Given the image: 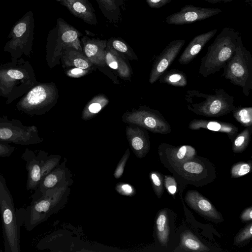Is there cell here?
Instances as JSON below:
<instances>
[{"mask_svg": "<svg viewBox=\"0 0 252 252\" xmlns=\"http://www.w3.org/2000/svg\"><path fill=\"white\" fill-rule=\"evenodd\" d=\"M66 7L70 12L85 23L95 25L97 18L93 5L89 0H56Z\"/></svg>", "mask_w": 252, "mask_h": 252, "instance_id": "ffe728a7", "label": "cell"}, {"mask_svg": "<svg viewBox=\"0 0 252 252\" xmlns=\"http://www.w3.org/2000/svg\"><path fill=\"white\" fill-rule=\"evenodd\" d=\"M127 126L126 135L131 149L135 156L141 158L149 152L150 141L145 129L138 126Z\"/></svg>", "mask_w": 252, "mask_h": 252, "instance_id": "2e32d148", "label": "cell"}, {"mask_svg": "<svg viewBox=\"0 0 252 252\" xmlns=\"http://www.w3.org/2000/svg\"><path fill=\"white\" fill-rule=\"evenodd\" d=\"M231 112L235 119L242 126H252V107H235Z\"/></svg>", "mask_w": 252, "mask_h": 252, "instance_id": "d6a6232c", "label": "cell"}, {"mask_svg": "<svg viewBox=\"0 0 252 252\" xmlns=\"http://www.w3.org/2000/svg\"><path fill=\"white\" fill-rule=\"evenodd\" d=\"M206 1L211 3L215 4L220 2H230L235 0H205Z\"/></svg>", "mask_w": 252, "mask_h": 252, "instance_id": "ee69618b", "label": "cell"}, {"mask_svg": "<svg viewBox=\"0 0 252 252\" xmlns=\"http://www.w3.org/2000/svg\"><path fill=\"white\" fill-rule=\"evenodd\" d=\"M83 52L94 65L104 66L105 62V49L107 40L98 38H90L83 36L81 38Z\"/></svg>", "mask_w": 252, "mask_h": 252, "instance_id": "e0dca14e", "label": "cell"}, {"mask_svg": "<svg viewBox=\"0 0 252 252\" xmlns=\"http://www.w3.org/2000/svg\"><path fill=\"white\" fill-rule=\"evenodd\" d=\"M65 163L66 161H63L42 179L32 198L38 197L48 189L61 185L72 184L71 173L66 167Z\"/></svg>", "mask_w": 252, "mask_h": 252, "instance_id": "9a60e30c", "label": "cell"}, {"mask_svg": "<svg viewBox=\"0 0 252 252\" xmlns=\"http://www.w3.org/2000/svg\"><path fill=\"white\" fill-rule=\"evenodd\" d=\"M194 159L189 160L174 168L186 179L192 180L193 177H198L204 173L205 168L200 161Z\"/></svg>", "mask_w": 252, "mask_h": 252, "instance_id": "83f0119b", "label": "cell"}, {"mask_svg": "<svg viewBox=\"0 0 252 252\" xmlns=\"http://www.w3.org/2000/svg\"><path fill=\"white\" fill-rule=\"evenodd\" d=\"M71 185L66 183L48 189L39 197L32 198L31 204L18 212L22 224L27 231H32L62 208L67 202Z\"/></svg>", "mask_w": 252, "mask_h": 252, "instance_id": "6da1fadb", "label": "cell"}, {"mask_svg": "<svg viewBox=\"0 0 252 252\" xmlns=\"http://www.w3.org/2000/svg\"><path fill=\"white\" fill-rule=\"evenodd\" d=\"M185 43V39L171 41L155 59L149 75V82L153 84L166 71Z\"/></svg>", "mask_w": 252, "mask_h": 252, "instance_id": "4fadbf2b", "label": "cell"}, {"mask_svg": "<svg viewBox=\"0 0 252 252\" xmlns=\"http://www.w3.org/2000/svg\"><path fill=\"white\" fill-rule=\"evenodd\" d=\"M43 141L36 126H25L19 120L9 119L7 116L0 117V142L30 145Z\"/></svg>", "mask_w": 252, "mask_h": 252, "instance_id": "30bf717a", "label": "cell"}, {"mask_svg": "<svg viewBox=\"0 0 252 252\" xmlns=\"http://www.w3.org/2000/svg\"><path fill=\"white\" fill-rule=\"evenodd\" d=\"M105 62L121 78L130 81L132 71L127 59L107 44L105 49Z\"/></svg>", "mask_w": 252, "mask_h": 252, "instance_id": "603a6c76", "label": "cell"}, {"mask_svg": "<svg viewBox=\"0 0 252 252\" xmlns=\"http://www.w3.org/2000/svg\"><path fill=\"white\" fill-rule=\"evenodd\" d=\"M158 150L164 153L173 168L194 158L196 154L194 147L187 145L176 147L163 143L160 145Z\"/></svg>", "mask_w": 252, "mask_h": 252, "instance_id": "d6986e66", "label": "cell"}, {"mask_svg": "<svg viewBox=\"0 0 252 252\" xmlns=\"http://www.w3.org/2000/svg\"><path fill=\"white\" fill-rule=\"evenodd\" d=\"M148 5L153 8L158 9L167 3L170 2L172 0H145Z\"/></svg>", "mask_w": 252, "mask_h": 252, "instance_id": "b9f144b4", "label": "cell"}, {"mask_svg": "<svg viewBox=\"0 0 252 252\" xmlns=\"http://www.w3.org/2000/svg\"><path fill=\"white\" fill-rule=\"evenodd\" d=\"M212 93L205 94L197 90L186 92L185 99L188 110L208 117H219L231 113L236 107L234 97L223 89H213Z\"/></svg>", "mask_w": 252, "mask_h": 252, "instance_id": "3957f363", "label": "cell"}, {"mask_svg": "<svg viewBox=\"0 0 252 252\" xmlns=\"http://www.w3.org/2000/svg\"><path fill=\"white\" fill-rule=\"evenodd\" d=\"M130 152L129 149H127L125 153L120 160L114 172V177L116 179H119L122 176L126 164L129 158Z\"/></svg>", "mask_w": 252, "mask_h": 252, "instance_id": "d590c367", "label": "cell"}, {"mask_svg": "<svg viewBox=\"0 0 252 252\" xmlns=\"http://www.w3.org/2000/svg\"><path fill=\"white\" fill-rule=\"evenodd\" d=\"M188 127L191 130L203 128L224 133L227 135L232 141L237 134L239 130L238 127L230 123L196 119H193L189 122Z\"/></svg>", "mask_w": 252, "mask_h": 252, "instance_id": "44dd1931", "label": "cell"}, {"mask_svg": "<svg viewBox=\"0 0 252 252\" xmlns=\"http://www.w3.org/2000/svg\"><path fill=\"white\" fill-rule=\"evenodd\" d=\"M0 96H1V93L0 89Z\"/></svg>", "mask_w": 252, "mask_h": 252, "instance_id": "f6af8a7d", "label": "cell"}, {"mask_svg": "<svg viewBox=\"0 0 252 252\" xmlns=\"http://www.w3.org/2000/svg\"><path fill=\"white\" fill-rule=\"evenodd\" d=\"M251 163L241 162H238L232 166L231 169V176L232 178H239L248 174L251 170Z\"/></svg>", "mask_w": 252, "mask_h": 252, "instance_id": "e575fe53", "label": "cell"}, {"mask_svg": "<svg viewBox=\"0 0 252 252\" xmlns=\"http://www.w3.org/2000/svg\"><path fill=\"white\" fill-rule=\"evenodd\" d=\"M185 199L189 206L202 215L216 221L221 220V215L213 205L198 191L192 190L188 191Z\"/></svg>", "mask_w": 252, "mask_h": 252, "instance_id": "ac0fdd59", "label": "cell"}, {"mask_svg": "<svg viewBox=\"0 0 252 252\" xmlns=\"http://www.w3.org/2000/svg\"><path fill=\"white\" fill-rule=\"evenodd\" d=\"M217 29L208 31L195 36L188 44L178 59L182 65L190 63L201 51L206 43L216 34Z\"/></svg>", "mask_w": 252, "mask_h": 252, "instance_id": "7402d4cb", "label": "cell"}, {"mask_svg": "<svg viewBox=\"0 0 252 252\" xmlns=\"http://www.w3.org/2000/svg\"><path fill=\"white\" fill-rule=\"evenodd\" d=\"M241 220L244 222L252 220V207L251 206L245 209L240 216Z\"/></svg>", "mask_w": 252, "mask_h": 252, "instance_id": "7bdbcfd3", "label": "cell"}, {"mask_svg": "<svg viewBox=\"0 0 252 252\" xmlns=\"http://www.w3.org/2000/svg\"><path fill=\"white\" fill-rule=\"evenodd\" d=\"M107 44L120 54L130 60H138L137 56L132 49L125 41L117 38H111Z\"/></svg>", "mask_w": 252, "mask_h": 252, "instance_id": "4dcf8cb0", "label": "cell"}, {"mask_svg": "<svg viewBox=\"0 0 252 252\" xmlns=\"http://www.w3.org/2000/svg\"><path fill=\"white\" fill-rule=\"evenodd\" d=\"M47 156V153L39 151L37 155L34 151L26 148L21 158L26 162L28 172L26 189L27 190H35L42 179L45 176L43 164Z\"/></svg>", "mask_w": 252, "mask_h": 252, "instance_id": "5bb4252c", "label": "cell"}, {"mask_svg": "<svg viewBox=\"0 0 252 252\" xmlns=\"http://www.w3.org/2000/svg\"><path fill=\"white\" fill-rule=\"evenodd\" d=\"M34 20L32 11L26 12L12 27L4 51L10 54L14 62L23 55L31 57L32 53Z\"/></svg>", "mask_w": 252, "mask_h": 252, "instance_id": "9c48e42d", "label": "cell"}, {"mask_svg": "<svg viewBox=\"0 0 252 252\" xmlns=\"http://www.w3.org/2000/svg\"><path fill=\"white\" fill-rule=\"evenodd\" d=\"M156 231L158 240L162 246H166L169 239L170 228L168 218L165 210L160 211L156 219Z\"/></svg>", "mask_w": 252, "mask_h": 252, "instance_id": "f1b7e54d", "label": "cell"}, {"mask_svg": "<svg viewBox=\"0 0 252 252\" xmlns=\"http://www.w3.org/2000/svg\"><path fill=\"white\" fill-rule=\"evenodd\" d=\"M58 98V90L54 82H37L22 96L16 107L31 116L41 115L55 106Z\"/></svg>", "mask_w": 252, "mask_h": 252, "instance_id": "52a82bcc", "label": "cell"}, {"mask_svg": "<svg viewBox=\"0 0 252 252\" xmlns=\"http://www.w3.org/2000/svg\"><path fill=\"white\" fill-rule=\"evenodd\" d=\"M149 176L153 189L157 196L160 198L164 191L162 175L159 172L152 171L150 173Z\"/></svg>", "mask_w": 252, "mask_h": 252, "instance_id": "836d02e7", "label": "cell"}, {"mask_svg": "<svg viewBox=\"0 0 252 252\" xmlns=\"http://www.w3.org/2000/svg\"><path fill=\"white\" fill-rule=\"evenodd\" d=\"M218 8H208L186 5L176 13L165 18L169 25H182L205 20L221 12Z\"/></svg>", "mask_w": 252, "mask_h": 252, "instance_id": "7c38bea8", "label": "cell"}, {"mask_svg": "<svg viewBox=\"0 0 252 252\" xmlns=\"http://www.w3.org/2000/svg\"><path fill=\"white\" fill-rule=\"evenodd\" d=\"M108 98L103 94H99L93 97L85 106L81 118L85 121L94 117L109 103Z\"/></svg>", "mask_w": 252, "mask_h": 252, "instance_id": "4316f807", "label": "cell"}, {"mask_svg": "<svg viewBox=\"0 0 252 252\" xmlns=\"http://www.w3.org/2000/svg\"><path fill=\"white\" fill-rule=\"evenodd\" d=\"M37 82L32 64L22 58L0 64V89L6 104L22 96Z\"/></svg>", "mask_w": 252, "mask_h": 252, "instance_id": "7a4b0ae2", "label": "cell"}, {"mask_svg": "<svg viewBox=\"0 0 252 252\" xmlns=\"http://www.w3.org/2000/svg\"><path fill=\"white\" fill-rule=\"evenodd\" d=\"M223 68L222 76L242 87L243 94L248 96L252 89V56L243 46L240 35L233 55Z\"/></svg>", "mask_w": 252, "mask_h": 252, "instance_id": "ba28073f", "label": "cell"}, {"mask_svg": "<svg viewBox=\"0 0 252 252\" xmlns=\"http://www.w3.org/2000/svg\"><path fill=\"white\" fill-rule=\"evenodd\" d=\"M239 35L231 27L223 28L201 59L199 73L206 78L223 68L234 54Z\"/></svg>", "mask_w": 252, "mask_h": 252, "instance_id": "277c9868", "label": "cell"}, {"mask_svg": "<svg viewBox=\"0 0 252 252\" xmlns=\"http://www.w3.org/2000/svg\"><path fill=\"white\" fill-rule=\"evenodd\" d=\"M252 237V223L244 228L235 237L234 244H239L250 239Z\"/></svg>", "mask_w": 252, "mask_h": 252, "instance_id": "8d00e7d4", "label": "cell"}, {"mask_svg": "<svg viewBox=\"0 0 252 252\" xmlns=\"http://www.w3.org/2000/svg\"><path fill=\"white\" fill-rule=\"evenodd\" d=\"M178 249L186 252H208L210 249L202 243L191 231H184L181 236Z\"/></svg>", "mask_w": 252, "mask_h": 252, "instance_id": "d4e9b609", "label": "cell"}, {"mask_svg": "<svg viewBox=\"0 0 252 252\" xmlns=\"http://www.w3.org/2000/svg\"><path fill=\"white\" fill-rule=\"evenodd\" d=\"M165 187L167 191L171 195H174L177 191V183L175 178L170 175L165 176L163 180Z\"/></svg>", "mask_w": 252, "mask_h": 252, "instance_id": "f35d334b", "label": "cell"}, {"mask_svg": "<svg viewBox=\"0 0 252 252\" xmlns=\"http://www.w3.org/2000/svg\"><path fill=\"white\" fill-rule=\"evenodd\" d=\"M82 35L79 31L63 18L57 19L56 26L49 32L46 46V60L50 68L60 64L64 50L73 49L83 52L80 40Z\"/></svg>", "mask_w": 252, "mask_h": 252, "instance_id": "8992f818", "label": "cell"}, {"mask_svg": "<svg viewBox=\"0 0 252 252\" xmlns=\"http://www.w3.org/2000/svg\"><path fill=\"white\" fill-rule=\"evenodd\" d=\"M0 214L4 252H20L22 222L3 176L0 173Z\"/></svg>", "mask_w": 252, "mask_h": 252, "instance_id": "5b68a950", "label": "cell"}, {"mask_svg": "<svg viewBox=\"0 0 252 252\" xmlns=\"http://www.w3.org/2000/svg\"><path fill=\"white\" fill-rule=\"evenodd\" d=\"M115 190L120 194L125 196H133L136 193L134 187L131 185L119 183L115 186Z\"/></svg>", "mask_w": 252, "mask_h": 252, "instance_id": "74e56055", "label": "cell"}, {"mask_svg": "<svg viewBox=\"0 0 252 252\" xmlns=\"http://www.w3.org/2000/svg\"><path fill=\"white\" fill-rule=\"evenodd\" d=\"M252 131V126L247 127L237 134L233 140L232 150L236 153H241L248 147Z\"/></svg>", "mask_w": 252, "mask_h": 252, "instance_id": "1f68e13d", "label": "cell"}, {"mask_svg": "<svg viewBox=\"0 0 252 252\" xmlns=\"http://www.w3.org/2000/svg\"><path fill=\"white\" fill-rule=\"evenodd\" d=\"M122 119L126 123L138 126L154 133L166 134L171 131L170 124L160 112L148 107L140 106L126 112Z\"/></svg>", "mask_w": 252, "mask_h": 252, "instance_id": "8fae6325", "label": "cell"}, {"mask_svg": "<svg viewBox=\"0 0 252 252\" xmlns=\"http://www.w3.org/2000/svg\"><path fill=\"white\" fill-rule=\"evenodd\" d=\"M61 61L64 67H73L92 70L94 64L86 57L83 52L73 49L64 50L61 57Z\"/></svg>", "mask_w": 252, "mask_h": 252, "instance_id": "cb8c5ba5", "label": "cell"}, {"mask_svg": "<svg viewBox=\"0 0 252 252\" xmlns=\"http://www.w3.org/2000/svg\"><path fill=\"white\" fill-rule=\"evenodd\" d=\"M103 16L110 22H117L124 0H95Z\"/></svg>", "mask_w": 252, "mask_h": 252, "instance_id": "484cf974", "label": "cell"}, {"mask_svg": "<svg viewBox=\"0 0 252 252\" xmlns=\"http://www.w3.org/2000/svg\"><path fill=\"white\" fill-rule=\"evenodd\" d=\"M15 149V147L9 143L0 142V157H9Z\"/></svg>", "mask_w": 252, "mask_h": 252, "instance_id": "ab89813d", "label": "cell"}, {"mask_svg": "<svg viewBox=\"0 0 252 252\" xmlns=\"http://www.w3.org/2000/svg\"><path fill=\"white\" fill-rule=\"evenodd\" d=\"M90 71L89 69L73 67L65 71V74L69 77L79 78L88 74Z\"/></svg>", "mask_w": 252, "mask_h": 252, "instance_id": "60d3db41", "label": "cell"}, {"mask_svg": "<svg viewBox=\"0 0 252 252\" xmlns=\"http://www.w3.org/2000/svg\"><path fill=\"white\" fill-rule=\"evenodd\" d=\"M158 80L160 83L175 87H185L187 85V77L185 73L176 69L166 71Z\"/></svg>", "mask_w": 252, "mask_h": 252, "instance_id": "f546056e", "label": "cell"}]
</instances>
